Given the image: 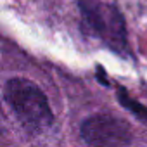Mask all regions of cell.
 <instances>
[{
	"mask_svg": "<svg viewBox=\"0 0 147 147\" xmlns=\"http://www.w3.org/2000/svg\"><path fill=\"white\" fill-rule=\"evenodd\" d=\"M83 30L119 55H128V33L121 11L102 0H78Z\"/></svg>",
	"mask_w": 147,
	"mask_h": 147,
	"instance_id": "7a4b0ae2",
	"label": "cell"
},
{
	"mask_svg": "<svg viewBox=\"0 0 147 147\" xmlns=\"http://www.w3.org/2000/svg\"><path fill=\"white\" fill-rule=\"evenodd\" d=\"M118 100H119V104L125 107V109H128L133 116H137L140 121H144V123H147V107L144 106V104H140L138 100H135L125 88H121V87H118Z\"/></svg>",
	"mask_w": 147,
	"mask_h": 147,
	"instance_id": "277c9868",
	"label": "cell"
},
{
	"mask_svg": "<svg viewBox=\"0 0 147 147\" xmlns=\"http://www.w3.org/2000/svg\"><path fill=\"white\" fill-rule=\"evenodd\" d=\"M4 99L28 133H42L54 123L45 92L28 78H11L4 85Z\"/></svg>",
	"mask_w": 147,
	"mask_h": 147,
	"instance_id": "6da1fadb",
	"label": "cell"
},
{
	"mask_svg": "<svg viewBox=\"0 0 147 147\" xmlns=\"http://www.w3.org/2000/svg\"><path fill=\"white\" fill-rule=\"evenodd\" d=\"M80 135L87 147H130L133 142L131 126L106 113L88 116L80 126Z\"/></svg>",
	"mask_w": 147,
	"mask_h": 147,
	"instance_id": "3957f363",
	"label": "cell"
}]
</instances>
